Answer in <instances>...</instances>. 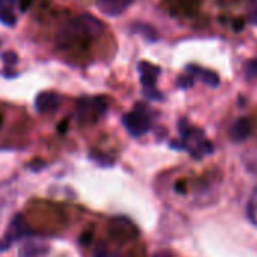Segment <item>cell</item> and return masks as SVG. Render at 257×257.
<instances>
[{"instance_id": "ba28073f", "label": "cell", "mask_w": 257, "mask_h": 257, "mask_svg": "<svg viewBox=\"0 0 257 257\" xmlns=\"http://www.w3.org/2000/svg\"><path fill=\"white\" fill-rule=\"evenodd\" d=\"M60 105V96L54 92H42L36 96L35 108L39 113H53Z\"/></svg>"}, {"instance_id": "7c38bea8", "label": "cell", "mask_w": 257, "mask_h": 257, "mask_svg": "<svg viewBox=\"0 0 257 257\" xmlns=\"http://www.w3.org/2000/svg\"><path fill=\"white\" fill-rule=\"evenodd\" d=\"M250 133H251V123H250V120L245 119V117L238 119V120L232 125V130H230V136H232V139L236 140V142L245 140V139L250 136Z\"/></svg>"}, {"instance_id": "52a82bcc", "label": "cell", "mask_w": 257, "mask_h": 257, "mask_svg": "<svg viewBox=\"0 0 257 257\" xmlns=\"http://www.w3.org/2000/svg\"><path fill=\"white\" fill-rule=\"evenodd\" d=\"M139 72L143 87L148 93H155V83L160 75V68L149 63V62H140L139 63Z\"/></svg>"}, {"instance_id": "277c9868", "label": "cell", "mask_w": 257, "mask_h": 257, "mask_svg": "<svg viewBox=\"0 0 257 257\" xmlns=\"http://www.w3.org/2000/svg\"><path fill=\"white\" fill-rule=\"evenodd\" d=\"M122 122H123V126L126 128V131L133 137H140L151 130V116L142 107H137L136 110L126 113L123 116Z\"/></svg>"}, {"instance_id": "9c48e42d", "label": "cell", "mask_w": 257, "mask_h": 257, "mask_svg": "<svg viewBox=\"0 0 257 257\" xmlns=\"http://www.w3.org/2000/svg\"><path fill=\"white\" fill-rule=\"evenodd\" d=\"M133 3V0H96V8L108 17H117Z\"/></svg>"}, {"instance_id": "7a4b0ae2", "label": "cell", "mask_w": 257, "mask_h": 257, "mask_svg": "<svg viewBox=\"0 0 257 257\" xmlns=\"http://www.w3.org/2000/svg\"><path fill=\"white\" fill-rule=\"evenodd\" d=\"M181 134L184 139L182 149H188L194 158H202L212 152V143L205 139V134L200 130L190 128L188 125H181Z\"/></svg>"}, {"instance_id": "e0dca14e", "label": "cell", "mask_w": 257, "mask_h": 257, "mask_svg": "<svg viewBox=\"0 0 257 257\" xmlns=\"http://www.w3.org/2000/svg\"><path fill=\"white\" fill-rule=\"evenodd\" d=\"M152 257H172V254L167 251H160V253H155Z\"/></svg>"}, {"instance_id": "5b68a950", "label": "cell", "mask_w": 257, "mask_h": 257, "mask_svg": "<svg viewBox=\"0 0 257 257\" xmlns=\"http://www.w3.org/2000/svg\"><path fill=\"white\" fill-rule=\"evenodd\" d=\"M108 233L114 241L126 242V241L136 239L137 235H139V230H137V227L134 226V223L131 220H128L125 217H117V218H113L110 221Z\"/></svg>"}, {"instance_id": "8fae6325", "label": "cell", "mask_w": 257, "mask_h": 257, "mask_svg": "<svg viewBox=\"0 0 257 257\" xmlns=\"http://www.w3.org/2000/svg\"><path fill=\"white\" fill-rule=\"evenodd\" d=\"M187 72L197 77L202 83L208 84V86H212V87H217L218 83H220V78L215 72L212 71H208V69H203V68H199V66H194V65H190L187 68Z\"/></svg>"}, {"instance_id": "6da1fadb", "label": "cell", "mask_w": 257, "mask_h": 257, "mask_svg": "<svg viewBox=\"0 0 257 257\" xmlns=\"http://www.w3.org/2000/svg\"><path fill=\"white\" fill-rule=\"evenodd\" d=\"M104 33V24L89 14L75 17L63 30L57 35V45L62 48H69L77 44H87L95 41Z\"/></svg>"}, {"instance_id": "30bf717a", "label": "cell", "mask_w": 257, "mask_h": 257, "mask_svg": "<svg viewBox=\"0 0 257 257\" xmlns=\"http://www.w3.org/2000/svg\"><path fill=\"white\" fill-rule=\"evenodd\" d=\"M18 2L20 0H0V21L8 27H12L17 23L15 6Z\"/></svg>"}, {"instance_id": "5bb4252c", "label": "cell", "mask_w": 257, "mask_h": 257, "mask_svg": "<svg viewBox=\"0 0 257 257\" xmlns=\"http://www.w3.org/2000/svg\"><path fill=\"white\" fill-rule=\"evenodd\" d=\"M3 62H5L6 65H15V63L18 62V60H17V54L12 53V51L5 53V54H3Z\"/></svg>"}, {"instance_id": "2e32d148", "label": "cell", "mask_w": 257, "mask_h": 257, "mask_svg": "<svg viewBox=\"0 0 257 257\" xmlns=\"http://www.w3.org/2000/svg\"><path fill=\"white\" fill-rule=\"evenodd\" d=\"M247 74H248V77L257 75V62H253L247 66Z\"/></svg>"}, {"instance_id": "3957f363", "label": "cell", "mask_w": 257, "mask_h": 257, "mask_svg": "<svg viewBox=\"0 0 257 257\" xmlns=\"http://www.w3.org/2000/svg\"><path fill=\"white\" fill-rule=\"evenodd\" d=\"M107 110V102L102 98H81L77 105V116L81 123L96 122Z\"/></svg>"}, {"instance_id": "9a60e30c", "label": "cell", "mask_w": 257, "mask_h": 257, "mask_svg": "<svg viewBox=\"0 0 257 257\" xmlns=\"http://www.w3.org/2000/svg\"><path fill=\"white\" fill-rule=\"evenodd\" d=\"M96 257H128V256L120 254V253H108V251H105V250L102 248V251H101V253H96Z\"/></svg>"}, {"instance_id": "4fadbf2b", "label": "cell", "mask_w": 257, "mask_h": 257, "mask_svg": "<svg viewBox=\"0 0 257 257\" xmlns=\"http://www.w3.org/2000/svg\"><path fill=\"white\" fill-rule=\"evenodd\" d=\"M248 20H250V23H251V24L257 26V0L253 2V5H251V8H250Z\"/></svg>"}, {"instance_id": "8992f818", "label": "cell", "mask_w": 257, "mask_h": 257, "mask_svg": "<svg viewBox=\"0 0 257 257\" xmlns=\"http://www.w3.org/2000/svg\"><path fill=\"white\" fill-rule=\"evenodd\" d=\"M26 235H27V224H26V221H24L20 215H17V217L11 221V224H9V227H8V230H6L5 236L0 239V251L8 250L15 241L24 238Z\"/></svg>"}]
</instances>
